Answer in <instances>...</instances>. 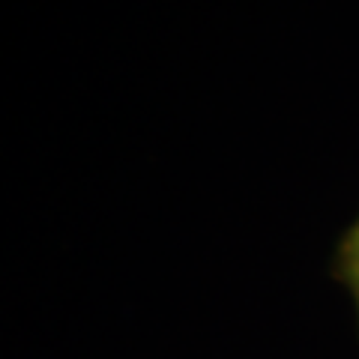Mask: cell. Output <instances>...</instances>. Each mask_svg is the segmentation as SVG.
Masks as SVG:
<instances>
[{
  "mask_svg": "<svg viewBox=\"0 0 359 359\" xmlns=\"http://www.w3.org/2000/svg\"><path fill=\"white\" fill-rule=\"evenodd\" d=\"M339 269H341V278L347 290L353 294L356 299V309H359V222L351 228V233L344 237L341 243V252H339Z\"/></svg>",
  "mask_w": 359,
  "mask_h": 359,
  "instance_id": "cell-1",
  "label": "cell"
}]
</instances>
